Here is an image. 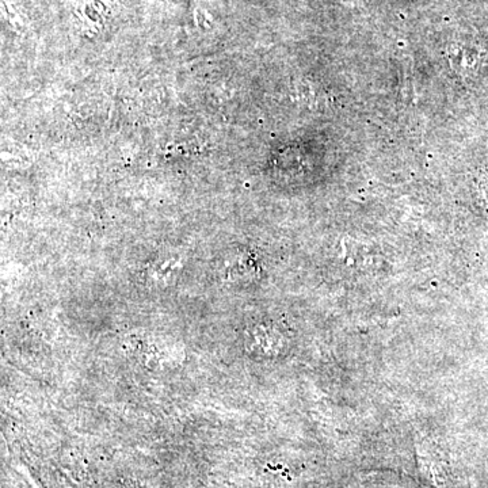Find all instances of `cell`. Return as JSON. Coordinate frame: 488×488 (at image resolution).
<instances>
[{"mask_svg": "<svg viewBox=\"0 0 488 488\" xmlns=\"http://www.w3.org/2000/svg\"><path fill=\"white\" fill-rule=\"evenodd\" d=\"M339 2H342V3L348 6H352V7H356V6L360 4V0H339Z\"/></svg>", "mask_w": 488, "mask_h": 488, "instance_id": "1", "label": "cell"}]
</instances>
